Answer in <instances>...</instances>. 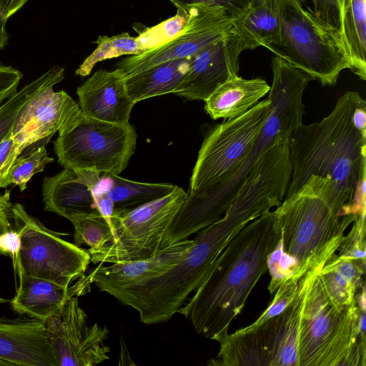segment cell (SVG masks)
<instances>
[{
  "label": "cell",
  "instance_id": "obj_1",
  "mask_svg": "<svg viewBox=\"0 0 366 366\" xmlns=\"http://www.w3.org/2000/svg\"><path fill=\"white\" fill-rule=\"evenodd\" d=\"M280 237L273 213L269 211L244 226L230 240L177 312L196 333L215 340L228 332L267 272V257Z\"/></svg>",
  "mask_w": 366,
  "mask_h": 366
},
{
  "label": "cell",
  "instance_id": "obj_2",
  "mask_svg": "<svg viewBox=\"0 0 366 366\" xmlns=\"http://www.w3.org/2000/svg\"><path fill=\"white\" fill-rule=\"evenodd\" d=\"M360 94L346 92L319 122L302 124L290 135L292 173L286 192L297 191L311 177L328 179L327 199L340 216L350 209L366 181V137L353 125L352 114Z\"/></svg>",
  "mask_w": 366,
  "mask_h": 366
},
{
  "label": "cell",
  "instance_id": "obj_3",
  "mask_svg": "<svg viewBox=\"0 0 366 366\" xmlns=\"http://www.w3.org/2000/svg\"><path fill=\"white\" fill-rule=\"evenodd\" d=\"M272 212L280 237L267 257L270 294L287 280L301 278L338 250L357 216L338 215L329 204L322 177L312 175Z\"/></svg>",
  "mask_w": 366,
  "mask_h": 366
},
{
  "label": "cell",
  "instance_id": "obj_4",
  "mask_svg": "<svg viewBox=\"0 0 366 366\" xmlns=\"http://www.w3.org/2000/svg\"><path fill=\"white\" fill-rule=\"evenodd\" d=\"M272 69L269 110L251 154L227 179L199 195L188 194L172 224L180 237L188 238L221 218L261 156L303 124L302 97L310 76L286 63L276 64Z\"/></svg>",
  "mask_w": 366,
  "mask_h": 366
},
{
  "label": "cell",
  "instance_id": "obj_5",
  "mask_svg": "<svg viewBox=\"0 0 366 366\" xmlns=\"http://www.w3.org/2000/svg\"><path fill=\"white\" fill-rule=\"evenodd\" d=\"M320 272L302 312L299 366H365V329L359 325L356 300L344 307L335 305L325 289Z\"/></svg>",
  "mask_w": 366,
  "mask_h": 366
},
{
  "label": "cell",
  "instance_id": "obj_6",
  "mask_svg": "<svg viewBox=\"0 0 366 366\" xmlns=\"http://www.w3.org/2000/svg\"><path fill=\"white\" fill-rule=\"evenodd\" d=\"M280 29L267 49L318 80L335 85L341 71L350 69L340 35L305 10L301 0H280Z\"/></svg>",
  "mask_w": 366,
  "mask_h": 366
},
{
  "label": "cell",
  "instance_id": "obj_7",
  "mask_svg": "<svg viewBox=\"0 0 366 366\" xmlns=\"http://www.w3.org/2000/svg\"><path fill=\"white\" fill-rule=\"evenodd\" d=\"M187 197L188 193L176 185L167 195L133 209H114L109 222L111 236L102 246L88 249L91 262L117 263L157 255Z\"/></svg>",
  "mask_w": 366,
  "mask_h": 366
},
{
  "label": "cell",
  "instance_id": "obj_8",
  "mask_svg": "<svg viewBox=\"0 0 366 366\" xmlns=\"http://www.w3.org/2000/svg\"><path fill=\"white\" fill-rule=\"evenodd\" d=\"M136 144V129L130 123L107 122L81 113L59 132L54 149L64 168L73 170L79 177H99L102 173L118 175L124 171Z\"/></svg>",
  "mask_w": 366,
  "mask_h": 366
},
{
  "label": "cell",
  "instance_id": "obj_9",
  "mask_svg": "<svg viewBox=\"0 0 366 366\" xmlns=\"http://www.w3.org/2000/svg\"><path fill=\"white\" fill-rule=\"evenodd\" d=\"M271 101L259 102L244 114L217 125L204 138L190 178L189 195L197 196L232 175L251 154Z\"/></svg>",
  "mask_w": 366,
  "mask_h": 366
},
{
  "label": "cell",
  "instance_id": "obj_10",
  "mask_svg": "<svg viewBox=\"0 0 366 366\" xmlns=\"http://www.w3.org/2000/svg\"><path fill=\"white\" fill-rule=\"evenodd\" d=\"M11 217L21 242L15 277L22 273L68 287L84 275L91 262L88 249L61 238L21 204L12 205Z\"/></svg>",
  "mask_w": 366,
  "mask_h": 366
},
{
  "label": "cell",
  "instance_id": "obj_11",
  "mask_svg": "<svg viewBox=\"0 0 366 366\" xmlns=\"http://www.w3.org/2000/svg\"><path fill=\"white\" fill-rule=\"evenodd\" d=\"M188 19L182 30L167 42L139 55L129 56L117 65L126 77L159 64L189 58L206 46L228 36L234 19L218 6L198 4L187 11Z\"/></svg>",
  "mask_w": 366,
  "mask_h": 366
},
{
  "label": "cell",
  "instance_id": "obj_12",
  "mask_svg": "<svg viewBox=\"0 0 366 366\" xmlns=\"http://www.w3.org/2000/svg\"><path fill=\"white\" fill-rule=\"evenodd\" d=\"M43 322L58 366H94L109 360L111 350L104 343L109 331L98 323L88 325L78 297Z\"/></svg>",
  "mask_w": 366,
  "mask_h": 366
},
{
  "label": "cell",
  "instance_id": "obj_13",
  "mask_svg": "<svg viewBox=\"0 0 366 366\" xmlns=\"http://www.w3.org/2000/svg\"><path fill=\"white\" fill-rule=\"evenodd\" d=\"M49 86L39 92L19 112L11 132L23 152L41 140H49L81 114L79 104L64 91Z\"/></svg>",
  "mask_w": 366,
  "mask_h": 366
},
{
  "label": "cell",
  "instance_id": "obj_14",
  "mask_svg": "<svg viewBox=\"0 0 366 366\" xmlns=\"http://www.w3.org/2000/svg\"><path fill=\"white\" fill-rule=\"evenodd\" d=\"M242 51L239 38L231 30L228 36L190 57L189 70L173 94L188 100L205 101L221 84L239 76Z\"/></svg>",
  "mask_w": 366,
  "mask_h": 366
},
{
  "label": "cell",
  "instance_id": "obj_15",
  "mask_svg": "<svg viewBox=\"0 0 366 366\" xmlns=\"http://www.w3.org/2000/svg\"><path fill=\"white\" fill-rule=\"evenodd\" d=\"M323 266L313 268L302 276L294 299L282 313L254 329L261 337L269 358V366H299L298 342L302 312L312 284Z\"/></svg>",
  "mask_w": 366,
  "mask_h": 366
},
{
  "label": "cell",
  "instance_id": "obj_16",
  "mask_svg": "<svg viewBox=\"0 0 366 366\" xmlns=\"http://www.w3.org/2000/svg\"><path fill=\"white\" fill-rule=\"evenodd\" d=\"M125 79L117 68L94 72L76 90L83 114L107 122L129 124L135 103L128 94Z\"/></svg>",
  "mask_w": 366,
  "mask_h": 366
},
{
  "label": "cell",
  "instance_id": "obj_17",
  "mask_svg": "<svg viewBox=\"0 0 366 366\" xmlns=\"http://www.w3.org/2000/svg\"><path fill=\"white\" fill-rule=\"evenodd\" d=\"M0 365L58 366L42 321L0 320Z\"/></svg>",
  "mask_w": 366,
  "mask_h": 366
},
{
  "label": "cell",
  "instance_id": "obj_18",
  "mask_svg": "<svg viewBox=\"0 0 366 366\" xmlns=\"http://www.w3.org/2000/svg\"><path fill=\"white\" fill-rule=\"evenodd\" d=\"M17 276L19 285L10 301L12 310L42 322L59 312L71 297H79L91 290L89 277L85 274L68 287L22 273Z\"/></svg>",
  "mask_w": 366,
  "mask_h": 366
},
{
  "label": "cell",
  "instance_id": "obj_19",
  "mask_svg": "<svg viewBox=\"0 0 366 366\" xmlns=\"http://www.w3.org/2000/svg\"><path fill=\"white\" fill-rule=\"evenodd\" d=\"M194 239H186L164 247L154 257L104 266L99 264L87 275L92 284L104 292L130 287L167 270L186 254Z\"/></svg>",
  "mask_w": 366,
  "mask_h": 366
},
{
  "label": "cell",
  "instance_id": "obj_20",
  "mask_svg": "<svg viewBox=\"0 0 366 366\" xmlns=\"http://www.w3.org/2000/svg\"><path fill=\"white\" fill-rule=\"evenodd\" d=\"M42 196L46 211L57 214L71 223L84 217L102 215L93 191L69 169L64 168L54 176L44 177Z\"/></svg>",
  "mask_w": 366,
  "mask_h": 366
},
{
  "label": "cell",
  "instance_id": "obj_21",
  "mask_svg": "<svg viewBox=\"0 0 366 366\" xmlns=\"http://www.w3.org/2000/svg\"><path fill=\"white\" fill-rule=\"evenodd\" d=\"M270 86L261 78L237 76L217 86L204 101L206 112L214 119L237 117L269 93Z\"/></svg>",
  "mask_w": 366,
  "mask_h": 366
},
{
  "label": "cell",
  "instance_id": "obj_22",
  "mask_svg": "<svg viewBox=\"0 0 366 366\" xmlns=\"http://www.w3.org/2000/svg\"><path fill=\"white\" fill-rule=\"evenodd\" d=\"M280 29V0H260L233 21L232 32L244 51L267 48L277 38Z\"/></svg>",
  "mask_w": 366,
  "mask_h": 366
},
{
  "label": "cell",
  "instance_id": "obj_23",
  "mask_svg": "<svg viewBox=\"0 0 366 366\" xmlns=\"http://www.w3.org/2000/svg\"><path fill=\"white\" fill-rule=\"evenodd\" d=\"M189 58L165 61L125 79L128 94L136 104L142 100L174 93L189 66Z\"/></svg>",
  "mask_w": 366,
  "mask_h": 366
},
{
  "label": "cell",
  "instance_id": "obj_24",
  "mask_svg": "<svg viewBox=\"0 0 366 366\" xmlns=\"http://www.w3.org/2000/svg\"><path fill=\"white\" fill-rule=\"evenodd\" d=\"M340 36L350 69L366 79V0H343Z\"/></svg>",
  "mask_w": 366,
  "mask_h": 366
},
{
  "label": "cell",
  "instance_id": "obj_25",
  "mask_svg": "<svg viewBox=\"0 0 366 366\" xmlns=\"http://www.w3.org/2000/svg\"><path fill=\"white\" fill-rule=\"evenodd\" d=\"M219 343L217 355L207 365L219 366H269V358L257 330L233 333L218 337Z\"/></svg>",
  "mask_w": 366,
  "mask_h": 366
},
{
  "label": "cell",
  "instance_id": "obj_26",
  "mask_svg": "<svg viewBox=\"0 0 366 366\" xmlns=\"http://www.w3.org/2000/svg\"><path fill=\"white\" fill-rule=\"evenodd\" d=\"M365 268L355 261L335 254L322 267L320 277L325 289L333 302L347 307L355 300L362 288Z\"/></svg>",
  "mask_w": 366,
  "mask_h": 366
},
{
  "label": "cell",
  "instance_id": "obj_27",
  "mask_svg": "<svg viewBox=\"0 0 366 366\" xmlns=\"http://www.w3.org/2000/svg\"><path fill=\"white\" fill-rule=\"evenodd\" d=\"M109 187L105 192L114 204V209L131 210L171 192L176 185L132 181L112 174H104Z\"/></svg>",
  "mask_w": 366,
  "mask_h": 366
},
{
  "label": "cell",
  "instance_id": "obj_28",
  "mask_svg": "<svg viewBox=\"0 0 366 366\" xmlns=\"http://www.w3.org/2000/svg\"><path fill=\"white\" fill-rule=\"evenodd\" d=\"M64 75V68L54 66L17 91L0 106V142L12 129L24 106L46 88L54 87L61 81Z\"/></svg>",
  "mask_w": 366,
  "mask_h": 366
},
{
  "label": "cell",
  "instance_id": "obj_29",
  "mask_svg": "<svg viewBox=\"0 0 366 366\" xmlns=\"http://www.w3.org/2000/svg\"><path fill=\"white\" fill-rule=\"evenodd\" d=\"M95 43L97 48L76 70V74L85 76L90 74L94 66L100 61L124 55H139L146 51L137 37L127 32L112 36H99Z\"/></svg>",
  "mask_w": 366,
  "mask_h": 366
},
{
  "label": "cell",
  "instance_id": "obj_30",
  "mask_svg": "<svg viewBox=\"0 0 366 366\" xmlns=\"http://www.w3.org/2000/svg\"><path fill=\"white\" fill-rule=\"evenodd\" d=\"M52 162L54 159L49 157L44 145L39 147L26 157H18L7 173L0 179V188L14 184L23 192L31 177L42 172Z\"/></svg>",
  "mask_w": 366,
  "mask_h": 366
},
{
  "label": "cell",
  "instance_id": "obj_31",
  "mask_svg": "<svg viewBox=\"0 0 366 366\" xmlns=\"http://www.w3.org/2000/svg\"><path fill=\"white\" fill-rule=\"evenodd\" d=\"M187 19L188 13L177 9L175 16L154 26L145 28L137 39L146 51L156 48L176 36L184 27Z\"/></svg>",
  "mask_w": 366,
  "mask_h": 366
},
{
  "label": "cell",
  "instance_id": "obj_32",
  "mask_svg": "<svg viewBox=\"0 0 366 366\" xmlns=\"http://www.w3.org/2000/svg\"><path fill=\"white\" fill-rule=\"evenodd\" d=\"M71 224L74 229V243L79 247H100L111 236L110 225L102 215L84 217Z\"/></svg>",
  "mask_w": 366,
  "mask_h": 366
},
{
  "label": "cell",
  "instance_id": "obj_33",
  "mask_svg": "<svg viewBox=\"0 0 366 366\" xmlns=\"http://www.w3.org/2000/svg\"><path fill=\"white\" fill-rule=\"evenodd\" d=\"M301 278L297 277H291L282 283L275 291V295L272 302L255 322L239 330L242 332L252 330L282 313L294 299L297 291L299 281Z\"/></svg>",
  "mask_w": 366,
  "mask_h": 366
},
{
  "label": "cell",
  "instance_id": "obj_34",
  "mask_svg": "<svg viewBox=\"0 0 366 366\" xmlns=\"http://www.w3.org/2000/svg\"><path fill=\"white\" fill-rule=\"evenodd\" d=\"M365 217L357 216L338 249L341 257L355 261L365 268Z\"/></svg>",
  "mask_w": 366,
  "mask_h": 366
},
{
  "label": "cell",
  "instance_id": "obj_35",
  "mask_svg": "<svg viewBox=\"0 0 366 366\" xmlns=\"http://www.w3.org/2000/svg\"><path fill=\"white\" fill-rule=\"evenodd\" d=\"M177 9L187 11L194 5L205 4L224 8L232 19L242 16L246 11L260 0H169Z\"/></svg>",
  "mask_w": 366,
  "mask_h": 366
},
{
  "label": "cell",
  "instance_id": "obj_36",
  "mask_svg": "<svg viewBox=\"0 0 366 366\" xmlns=\"http://www.w3.org/2000/svg\"><path fill=\"white\" fill-rule=\"evenodd\" d=\"M313 13L324 24L340 35L343 0H312Z\"/></svg>",
  "mask_w": 366,
  "mask_h": 366
},
{
  "label": "cell",
  "instance_id": "obj_37",
  "mask_svg": "<svg viewBox=\"0 0 366 366\" xmlns=\"http://www.w3.org/2000/svg\"><path fill=\"white\" fill-rule=\"evenodd\" d=\"M22 77L17 69L0 64V106L18 91Z\"/></svg>",
  "mask_w": 366,
  "mask_h": 366
},
{
  "label": "cell",
  "instance_id": "obj_38",
  "mask_svg": "<svg viewBox=\"0 0 366 366\" xmlns=\"http://www.w3.org/2000/svg\"><path fill=\"white\" fill-rule=\"evenodd\" d=\"M11 130L0 142V179L7 173L22 152L14 138Z\"/></svg>",
  "mask_w": 366,
  "mask_h": 366
},
{
  "label": "cell",
  "instance_id": "obj_39",
  "mask_svg": "<svg viewBox=\"0 0 366 366\" xmlns=\"http://www.w3.org/2000/svg\"><path fill=\"white\" fill-rule=\"evenodd\" d=\"M20 243L19 235L15 229H11L0 236V254L11 259L14 271L17 267Z\"/></svg>",
  "mask_w": 366,
  "mask_h": 366
},
{
  "label": "cell",
  "instance_id": "obj_40",
  "mask_svg": "<svg viewBox=\"0 0 366 366\" xmlns=\"http://www.w3.org/2000/svg\"><path fill=\"white\" fill-rule=\"evenodd\" d=\"M10 192L0 194V236L12 229L9 218L11 217Z\"/></svg>",
  "mask_w": 366,
  "mask_h": 366
},
{
  "label": "cell",
  "instance_id": "obj_41",
  "mask_svg": "<svg viewBox=\"0 0 366 366\" xmlns=\"http://www.w3.org/2000/svg\"><path fill=\"white\" fill-rule=\"evenodd\" d=\"M354 127L366 137V102L360 95L352 114Z\"/></svg>",
  "mask_w": 366,
  "mask_h": 366
},
{
  "label": "cell",
  "instance_id": "obj_42",
  "mask_svg": "<svg viewBox=\"0 0 366 366\" xmlns=\"http://www.w3.org/2000/svg\"><path fill=\"white\" fill-rule=\"evenodd\" d=\"M28 0H0V15L7 21Z\"/></svg>",
  "mask_w": 366,
  "mask_h": 366
},
{
  "label": "cell",
  "instance_id": "obj_43",
  "mask_svg": "<svg viewBox=\"0 0 366 366\" xmlns=\"http://www.w3.org/2000/svg\"><path fill=\"white\" fill-rule=\"evenodd\" d=\"M6 20L0 15V51L4 49L9 42V34L6 30Z\"/></svg>",
  "mask_w": 366,
  "mask_h": 366
},
{
  "label": "cell",
  "instance_id": "obj_44",
  "mask_svg": "<svg viewBox=\"0 0 366 366\" xmlns=\"http://www.w3.org/2000/svg\"><path fill=\"white\" fill-rule=\"evenodd\" d=\"M8 300H5V299H3L2 297H0V302L1 303H3V302H7Z\"/></svg>",
  "mask_w": 366,
  "mask_h": 366
}]
</instances>
